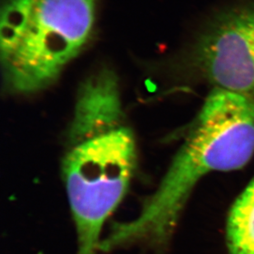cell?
Returning <instances> with one entry per match:
<instances>
[{
  "label": "cell",
  "instance_id": "obj_1",
  "mask_svg": "<svg viewBox=\"0 0 254 254\" xmlns=\"http://www.w3.org/2000/svg\"><path fill=\"white\" fill-rule=\"evenodd\" d=\"M97 0H5L0 56L7 91L31 94L52 84L84 47Z\"/></svg>",
  "mask_w": 254,
  "mask_h": 254
},
{
  "label": "cell",
  "instance_id": "obj_2",
  "mask_svg": "<svg viewBox=\"0 0 254 254\" xmlns=\"http://www.w3.org/2000/svg\"><path fill=\"white\" fill-rule=\"evenodd\" d=\"M136 141L123 127L72 146L62 175L74 221L77 254H96L104 224L128 190L137 168Z\"/></svg>",
  "mask_w": 254,
  "mask_h": 254
},
{
  "label": "cell",
  "instance_id": "obj_3",
  "mask_svg": "<svg viewBox=\"0 0 254 254\" xmlns=\"http://www.w3.org/2000/svg\"><path fill=\"white\" fill-rule=\"evenodd\" d=\"M192 62L213 87L254 98V2L214 17L195 43Z\"/></svg>",
  "mask_w": 254,
  "mask_h": 254
},
{
  "label": "cell",
  "instance_id": "obj_4",
  "mask_svg": "<svg viewBox=\"0 0 254 254\" xmlns=\"http://www.w3.org/2000/svg\"><path fill=\"white\" fill-rule=\"evenodd\" d=\"M123 120L117 77L101 70L81 86L67 139L74 146L106 134L123 127Z\"/></svg>",
  "mask_w": 254,
  "mask_h": 254
},
{
  "label": "cell",
  "instance_id": "obj_5",
  "mask_svg": "<svg viewBox=\"0 0 254 254\" xmlns=\"http://www.w3.org/2000/svg\"><path fill=\"white\" fill-rule=\"evenodd\" d=\"M226 233L230 254H254V178L233 205Z\"/></svg>",
  "mask_w": 254,
  "mask_h": 254
}]
</instances>
